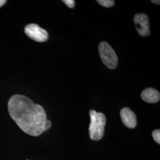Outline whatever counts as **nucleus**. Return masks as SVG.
I'll list each match as a JSON object with an SVG mask.
<instances>
[{
  "instance_id": "obj_9",
  "label": "nucleus",
  "mask_w": 160,
  "mask_h": 160,
  "mask_svg": "<svg viewBox=\"0 0 160 160\" xmlns=\"http://www.w3.org/2000/svg\"><path fill=\"white\" fill-rule=\"evenodd\" d=\"M152 137L154 138L155 141L157 143H160V129H156L152 133Z\"/></svg>"
},
{
  "instance_id": "obj_13",
  "label": "nucleus",
  "mask_w": 160,
  "mask_h": 160,
  "mask_svg": "<svg viewBox=\"0 0 160 160\" xmlns=\"http://www.w3.org/2000/svg\"><path fill=\"white\" fill-rule=\"evenodd\" d=\"M151 2L155 4H160V1H157V0H152Z\"/></svg>"
},
{
  "instance_id": "obj_12",
  "label": "nucleus",
  "mask_w": 160,
  "mask_h": 160,
  "mask_svg": "<svg viewBox=\"0 0 160 160\" xmlns=\"http://www.w3.org/2000/svg\"><path fill=\"white\" fill-rule=\"evenodd\" d=\"M6 2L7 1L6 0H0V7L4 6L6 4Z\"/></svg>"
},
{
  "instance_id": "obj_3",
  "label": "nucleus",
  "mask_w": 160,
  "mask_h": 160,
  "mask_svg": "<svg viewBox=\"0 0 160 160\" xmlns=\"http://www.w3.org/2000/svg\"><path fill=\"white\" fill-rule=\"evenodd\" d=\"M98 52L104 64L110 69H114L118 65V58L109 43L102 42L99 44Z\"/></svg>"
},
{
  "instance_id": "obj_6",
  "label": "nucleus",
  "mask_w": 160,
  "mask_h": 160,
  "mask_svg": "<svg viewBox=\"0 0 160 160\" xmlns=\"http://www.w3.org/2000/svg\"><path fill=\"white\" fill-rule=\"evenodd\" d=\"M120 117L123 124L129 128H134L137 126V119L134 112L128 108H125L120 111Z\"/></svg>"
},
{
  "instance_id": "obj_11",
  "label": "nucleus",
  "mask_w": 160,
  "mask_h": 160,
  "mask_svg": "<svg viewBox=\"0 0 160 160\" xmlns=\"http://www.w3.org/2000/svg\"><path fill=\"white\" fill-rule=\"evenodd\" d=\"M51 121L49 120H46V122H45V126H44V129H45V131H47L48 129H49L50 128H51Z\"/></svg>"
},
{
  "instance_id": "obj_7",
  "label": "nucleus",
  "mask_w": 160,
  "mask_h": 160,
  "mask_svg": "<svg viewBox=\"0 0 160 160\" xmlns=\"http://www.w3.org/2000/svg\"><path fill=\"white\" fill-rule=\"evenodd\" d=\"M141 96L143 101L147 103H155L160 101V92L153 88H147L145 89L141 92Z\"/></svg>"
},
{
  "instance_id": "obj_5",
  "label": "nucleus",
  "mask_w": 160,
  "mask_h": 160,
  "mask_svg": "<svg viewBox=\"0 0 160 160\" xmlns=\"http://www.w3.org/2000/svg\"><path fill=\"white\" fill-rule=\"evenodd\" d=\"M133 22L136 25L138 33L141 36L145 37L149 35V24L147 15L143 13H137L133 17Z\"/></svg>"
},
{
  "instance_id": "obj_2",
  "label": "nucleus",
  "mask_w": 160,
  "mask_h": 160,
  "mask_svg": "<svg viewBox=\"0 0 160 160\" xmlns=\"http://www.w3.org/2000/svg\"><path fill=\"white\" fill-rule=\"evenodd\" d=\"M90 125L89 126V134L90 139L98 141L103 138L104 133V127L106 123V118L102 113H98L94 110L90 111Z\"/></svg>"
},
{
  "instance_id": "obj_8",
  "label": "nucleus",
  "mask_w": 160,
  "mask_h": 160,
  "mask_svg": "<svg viewBox=\"0 0 160 160\" xmlns=\"http://www.w3.org/2000/svg\"><path fill=\"white\" fill-rule=\"evenodd\" d=\"M97 2L101 6L107 8L112 7L114 4L113 0H97Z\"/></svg>"
},
{
  "instance_id": "obj_4",
  "label": "nucleus",
  "mask_w": 160,
  "mask_h": 160,
  "mask_svg": "<svg viewBox=\"0 0 160 160\" xmlns=\"http://www.w3.org/2000/svg\"><path fill=\"white\" fill-rule=\"evenodd\" d=\"M24 32L29 38L36 42H43L48 39L47 31L36 24L33 23L27 25L24 28Z\"/></svg>"
},
{
  "instance_id": "obj_10",
  "label": "nucleus",
  "mask_w": 160,
  "mask_h": 160,
  "mask_svg": "<svg viewBox=\"0 0 160 160\" xmlns=\"http://www.w3.org/2000/svg\"><path fill=\"white\" fill-rule=\"evenodd\" d=\"M63 2L71 8H72L74 7L75 4L74 0H63Z\"/></svg>"
},
{
  "instance_id": "obj_1",
  "label": "nucleus",
  "mask_w": 160,
  "mask_h": 160,
  "mask_svg": "<svg viewBox=\"0 0 160 160\" xmlns=\"http://www.w3.org/2000/svg\"><path fill=\"white\" fill-rule=\"evenodd\" d=\"M8 109L12 120L24 132L37 137L45 131L46 112L42 106L29 97L20 94L12 96L8 103Z\"/></svg>"
}]
</instances>
